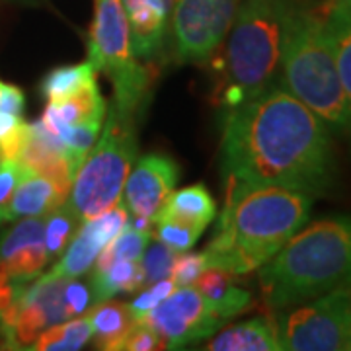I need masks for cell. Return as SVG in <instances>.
<instances>
[{
    "instance_id": "10",
    "label": "cell",
    "mask_w": 351,
    "mask_h": 351,
    "mask_svg": "<svg viewBox=\"0 0 351 351\" xmlns=\"http://www.w3.org/2000/svg\"><path fill=\"white\" fill-rule=\"evenodd\" d=\"M138 320L156 330L168 350H182L188 343L203 341L225 324L209 311L205 299L193 285L174 289L160 304Z\"/></svg>"
},
{
    "instance_id": "6",
    "label": "cell",
    "mask_w": 351,
    "mask_h": 351,
    "mask_svg": "<svg viewBox=\"0 0 351 351\" xmlns=\"http://www.w3.org/2000/svg\"><path fill=\"white\" fill-rule=\"evenodd\" d=\"M88 61L110 78L113 110L137 117L147 106L158 71L133 55L129 25L121 0H94V18L88 32Z\"/></svg>"
},
{
    "instance_id": "30",
    "label": "cell",
    "mask_w": 351,
    "mask_h": 351,
    "mask_svg": "<svg viewBox=\"0 0 351 351\" xmlns=\"http://www.w3.org/2000/svg\"><path fill=\"white\" fill-rule=\"evenodd\" d=\"M207 267L209 262L205 258V252H182V256H176L170 279L178 287L193 285Z\"/></svg>"
},
{
    "instance_id": "25",
    "label": "cell",
    "mask_w": 351,
    "mask_h": 351,
    "mask_svg": "<svg viewBox=\"0 0 351 351\" xmlns=\"http://www.w3.org/2000/svg\"><path fill=\"white\" fill-rule=\"evenodd\" d=\"M151 228L149 230H141L129 223L127 219L123 230L115 237V239L100 252L98 256V265L94 269H108L113 263L117 262H138L145 248L151 244Z\"/></svg>"
},
{
    "instance_id": "8",
    "label": "cell",
    "mask_w": 351,
    "mask_h": 351,
    "mask_svg": "<svg viewBox=\"0 0 351 351\" xmlns=\"http://www.w3.org/2000/svg\"><path fill=\"white\" fill-rule=\"evenodd\" d=\"M276 328L281 350H351V287L334 289L293 311H279Z\"/></svg>"
},
{
    "instance_id": "15",
    "label": "cell",
    "mask_w": 351,
    "mask_h": 351,
    "mask_svg": "<svg viewBox=\"0 0 351 351\" xmlns=\"http://www.w3.org/2000/svg\"><path fill=\"white\" fill-rule=\"evenodd\" d=\"M64 201L66 199L47 176L39 174L22 164V174L8 205L6 221L14 223L25 217H45L59 205H63Z\"/></svg>"
},
{
    "instance_id": "3",
    "label": "cell",
    "mask_w": 351,
    "mask_h": 351,
    "mask_svg": "<svg viewBox=\"0 0 351 351\" xmlns=\"http://www.w3.org/2000/svg\"><path fill=\"white\" fill-rule=\"evenodd\" d=\"M308 0H242L215 69L211 100L223 115L274 84L295 16Z\"/></svg>"
},
{
    "instance_id": "20",
    "label": "cell",
    "mask_w": 351,
    "mask_h": 351,
    "mask_svg": "<svg viewBox=\"0 0 351 351\" xmlns=\"http://www.w3.org/2000/svg\"><path fill=\"white\" fill-rule=\"evenodd\" d=\"M86 318L92 328L90 339H94V348L104 351H117L121 339L125 338L135 322L129 304L112 299L92 304L88 308Z\"/></svg>"
},
{
    "instance_id": "23",
    "label": "cell",
    "mask_w": 351,
    "mask_h": 351,
    "mask_svg": "<svg viewBox=\"0 0 351 351\" xmlns=\"http://www.w3.org/2000/svg\"><path fill=\"white\" fill-rule=\"evenodd\" d=\"M96 80V69L90 61L75 64H61L51 69L39 82V94L45 100H57L78 92L80 88Z\"/></svg>"
},
{
    "instance_id": "14",
    "label": "cell",
    "mask_w": 351,
    "mask_h": 351,
    "mask_svg": "<svg viewBox=\"0 0 351 351\" xmlns=\"http://www.w3.org/2000/svg\"><path fill=\"white\" fill-rule=\"evenodd\" d=\"M106 113L108 104L101 96L98 82L92 80L71 96L47 100L39 121L47 129L61 125H101Z\"/></svg>"
},
{
    "instance_id": "4",
    "label": "cell",
    "mask_w": 351,
    "mask_h": 351,
    "mask_svg": "<svg viewBox=\"0 0 351 351\" xmlns=\"http://www.w3.org/2000/svg\"><path fill=\"white\" fill-rule=\"evenodd\" d=\"M258 279L271 313L351 287V215L324 217L295 232Z\"/></svg>"
},
{
    "instance_id": "17",
    "label": "cell",
    "mask_w": 351,
    "mask_h": 351,
    "mask_svg": "<svg viewBox=\"0 0 351 351\" xmlns=\"http://www.w3.org/2000/svg\"><path fill=\"white\" fill-rule=\"evenodd\" d=\"M320 8L346 96L348 131L351 135V0H324Z\"/></svg>"
},
{
    "instance_id": "32",
    "label": "cell",
    "mask_w": 351,
    "mask_h": 351,
    "mask_svg": "<svg viewBox=\"0 0 351 351\" xmlns=\"http://www.w3.org/2000/svg\"><path fill=\"white\" fill-rule=\"evenodd\" d=\"M176 289V283L172 279H162V281H154L151 283V287L145 289L143 293H138V297H135L133 301L129 302V311L133 314V318L138 320L143 318L147 313H151L152 308L172 293Z\"/></svg>"
},
{
    "instance_id": "5",
    "label": "cell",
    "mask_w": 351,
    "mask_h": 351,
    "mask_svg": "<svg viewBox=\"0 0 351 351\" xmlns=\"http://www.w3.org/2000/svg\"><path fill=\"white\" fill-rule=\"evenodd\" d=\"M276 82L313 110L330 131H348V106L320 4L306 2L289 29Z\"/></svg>"
},
{
    "instance_id": "21",
    "label": "cell",
    "mask_w": 351,
    "mask_h": 351,
    "mask_svg": "<svg viewBox=\"0 0 351 351\" xmlns=\"http://www.w3.org/2000/svg\"><path fill=\"white\" fill-rule=\"evenodd\" d=\"M147 285L145 271L138 262H117L108 269H94L90 276L92 304L113 299L121 293H135Z\"/></svg>"
},
{
    "instance_id": "1",
    "label": "cell",
    "mask_w": 351,
    "mask_h": 351,
    "mask_svg": "<svg viewBox=\"0 0 351 351\" xmlns=\"http://www.w3.org/2000/svg\"><path fill=\"white\" fill-rule=\"evenodd\" d=\"M223 182L324 195L336 180L328 125L277 82L225 113Z\"/></svg>"
},
{
    "instance_id": "26",
    "label": "cell",
    "mask_w": 351,
    "mask_h": 351,
    "mask_svg": "<svg viewBox=\"0 0 351 351\" xmlns=\"http://www.w3.org/2000/svg\"><path fill=\"white\" fill-rule=\"evenodd\" d=\"M78 226H80V221L76 219V215L71 211L66 203L45 215L43 242H45V250L49 254V258L64 250V246L75 237Z\"/></svg>"
},
{
    "instance_id": "31",
    "label": "cell",
    "mask_w": 351,
    "mask_h": 351,
    "mask_svg": "<svg viewBox=\"0 0 351 351\" xmlns=\"http://www.w3.org/2000/svg\"><path fill=\"white\" fill-rule=\"evenodd\" d=\"M168 350L164 338L143 320H135L127 336L121 339L117 351H158Z\"/></svg>"
},
{
    "instance_id": "7",
    "label": "cell",
    "mask_w": 351,
    "mask_h": 351,
    "mask_svg": "<svg viewBox=\"0 0 351 351\" xmlns=\"http://www.w3.org/2000/svg\"><path fill=\"white\" fill-rule=\"evenodd\" d=\"M98 145L88 151L64 201L76 219L90 221L121 199L129 170L137 158V117L110 110Z\"/></svg>"
},
{
    "instance_id": "22",
    "label": "cell",
    "mask_w": 351,
    "mask_h": 351,
    "mask_svg": "<svg viewBox=\"0 0 351 351\" xmlns=\"http://www.w3.org/2000/svg\"><path fill=\"white\" fill-rule=\"evenodd\" d=\"M69 244L71 246H69L66 254L59 260V263L53 265L51 271H47L49 276L64 277V279L82 276L94 265L98 254L106 248V244L98 237L92 221H84V226H80L78 234L73 237Z\"/></svg>"
},
{
    "instance_id": "35",
    "label": "cell",
    "mask_w": 351,
    "mask_h": 351,
    "mask_svg": "<svg viewBox=\"0 0 351 351\" xmlns=\"http://www.w3.org/2000/svg\"><path fill=\"white\" fill-rule=\"evenodd\" d=\"M25 110V94L16 84L4 82L0 78V112L22 115Z\"/></svg>"
},
{
    "instance_id": "28",
    "label": "cell",
    "mask_w": 351,
    "mask_h": 351,
    "mask_svg": "<svg viewBox=\"0 0 351 351\" xmlns=\"http://www.w3.org/2000/svg\"><path fill=\"white\" fill-rule=\"evenodd\" d=\"M176 252L170 250L166 244L160 240L151 244L149 248H145L143 256H141V267L145 271V279L151 285L154 281H162V279H170L172 274V265H174Z\"/></svg>"
},
{
    "instance_id": "16",
    "label": "cell",
    "mask_w": 351,
    "mask_h": 351,
    "mask_svg": "<svg viewBox=\"0 0 351 351\" xmlns=\"http://www.w3.org/2000/svg\"><path fill=\"white\" fill-rule=\"evenodd\" d=\"M234 277L237 276L228 274L225 269L207 267L199 276V279L193 283V287L199 291L201 297L207 302L209 311L221 322L239 316L254 304L250 291L240 287L234 281Z\"/></svg>"
},
{
    "instance_id": "2",
    "label": "cell",
    "mask_w": 351,
    "mask_h": 351,
    "mask_svg": "<svg viewBox=\"0 0 351 351\" xmlns=\"http://www.w3.org/2000/svg\"><path fill=\"white\" fill-rule=\"evenodd\" d=\"M225 184V209L203 248L209 267L248 276L269 262L306 225L313 195L277 186Z\"/></svg>"
},
{
    "instance_id": "12",
    "label": "cell",
    "mask_w": 351,
    "mask_h": 351,
    "mask_svg": "<svg viewBox=\"0 0 351 351\" xmlns=\"http://www.w3.org/2000/svg\"><path fill=\"white\" fill-rule=\"evenodd\" d=\"M41 217H25L0 239V267L14 279L34 281L49 262Z\"/></svg>"
},
{
    "instance_id": "34",
    "label": "cell",
    "mask_w": 351,
    "mask_h": 351,
    "mask_svg": "<svg viewBox=\"0 0 351 351\" xmlns=\"http://www.w3.org/2000/svg\"><path fill=\"white\" fill-rule=\"evenodd\" d=\"M63 299L66 304V313L69 316H78V314L86 313L88 308L92 306V293L90 287L76 281V277H71L64 281L63 289Z\"/></svg>"
},
{
    "instance_id": "33",
    "label": "cell",
    "mask_w": 351,
    "mask_h": 351,
    "mask_svg": "<svg viewBox=\"0 0 351 351\" xmlns=\"http://www.w3.org/2000/svg\"><path fill=\"white\" fill-rule=\"evenodd\" d=\"M20 174H22L20 160H10V158L0 160V225L6 221V211H8Z\"/></svg>"
},
{
    "instance_id": "18",
    "label": "cell",
    "mask_w": 351,
    "mask_h": 351,
    "mask_svg": "<svg viewBox=\"0 0 351 351\" xmlns=\"http://www.w3.org/2000/svg\"><path fill=\"white\" fill-rule=\"evenodd\" d=\"M217 215V203L209 189L201 184L172 191L154 221H174L205 232V228Z\"/></svg>"
},
{
    "instance_id": "9",
    "label": "cell",
    "mask_w": 351,
    "mask_h": 351,
    "mask_svg": "<svg viewBox=\"0 0 351 351\" xmlns=\"http://www.w3.org/2000/svg\"><path fill=\"white\" fill-rule=\"evenodd\" d=\"M242 0H174L170 51L178 64H205L219 53Z\"/></svg>"
},
{
    "instance_id": "27",
    "label": "cell",
    "mask_w": 351,
    "mask_h": 351,
    "mask_svg": "<svg viewBox=\"0 0 351 351\" xmlns=\"http://www.w3.org/2000/svg\"><path fill=\"white\" fill-rule=\"evenodd\" d=\"M27 127L29 123H25L22 115L0 112V160L20 158V152L27 137Z\"/></svg>"
},
{
    "instance_id": "11",
    "label": "cell",
    "mask_w": 351,
    "mask_h": 351,
    "mask_svg": "<svg viewBox=\"0 0 351 351\" xmlns=\"http://www.w3.org/2000/svg\"><path fill=\"white\" fill-rule=\"evenodd\" d=\"M178 180L180 166L172 156L162 152H149L141 156L123 186L127 213L154 223V217L174 191Z\"/></svg>"
},
{
    "instance_id": "24",
    "label": "cell",
    "mask_w": 351,
    "mask_h": 351,
    "mask_svg": "<svg viewBox=\"0 0 351 351\" xmlns=\"http://www.w3.org/2000/svg\"><path fill=\"white\" fill-rule=\"evenodd\" d=\"M92 338V328L88 318L64 320L47 328L34 339L27 350L38 351H76L82 350Z\"/></svg>"
},
{
    "instance_id": "19",
    "label": "cell",
    "mask_w": 351,
    "mask_h": 351,
    "mask_svg": "<svg viewBox=\"0 0 351 351\" xmlns=\"http://www.w3.org/2000/svg\"><path fill=\"white\" fill-rule=\"evenodd\" d=\"M209 351H277L276 320L269 316H256L240 324L226 328L207 346Z\"/></svg>"
},
{
    "instance_id": "29",
    "label": "cell",
    "mask_w": 351,
    "mask_h": 351,
    "mask_svg": "<svg viewBox=\"0 0 351 351\" xmlns=\"http://www.w3.org/2000/svg\"><path fill=\"white\" fill-rule=\"evenodd\" d=\"M156 223V239L160 240L162 244H166L170 250H174L176 254L191 250L195 246V242L199 240L203 234L201 230H195L191 226L180 225L174 221H154Z\"/></svg>"
},
{
    "instance_id": "13",
    "label": "cell",
    "mask_w": 351,
    "mask_h": 351,
    "mask_svg": "<svg viewBox=\"0 0 351 351\" xmlns=\"http://www.w3.org/2000/svg\"><path fill=\"white\" fill-rule=\"evenodd\" d=\"M174 0H121L131 49L138 61H154L164 49Z\"/></svg>"
}]
</instances>
